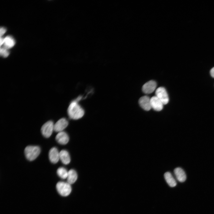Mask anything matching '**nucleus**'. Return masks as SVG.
I'll return each mask as SVG.
<instances>
[{
  "instance_id": "obj_1",
  "label": "nucleus",
  "mask_w": 214,
  "mask_h": 214,
  "mask_svg": "<svg viewBox=\"0 0 214 214\" xmlns=\"http://www.w3.org/2000/svg\"><path fill=\"white\" fill-rule=\"evenodd\" d=\"M77 99L71 102L67 109V113L70 118L78 119L82 118L84 114L83 108L78 104Z\"/></svg>"
},
{
  "instance_id": "obj_2",
  "label": "nucleus",
  "mask_w": 214,
  "mask_h": 214,
  "mask_svg": "<svg viewBox=\"0 0 214 214\" xmlns=\"http://www.w3.org/2000/svg\"><path fill=\"white\" fill-rule=\"evenodd\" d=\"M40 148L37 146H28L24 149V154L26 159L32 161L36 159L40 152Z\"/></svg>"
},
{
  "instance_id": "obj_3",
  "label": "nucleus",
  "mask_w": 214,
  "mask_h": 214,
  "mask_svg": "<svg viewBox=\"0 0 214 214\" xmlns=\"http://www.w3.org/2000/svg\"><path fill=\"white\" fill-rule=\"evenodd\" d=\"M56 188L58 193L63 196L69 195L72 190L71 184L67 182H59L56 184Z\"/></svg>"
},
{
  "instance_id": "obj_4",
  "label": "nucleus",
  "mask_w": 214,
  "mask_h": 214,
  "mask_svg": "<svg viewBox=\"0 0 214 214\" xmlns=\"http://www.w3.org/2000/svg\"><path fill=\"white\" fill-rule=\"evenodd\" d=\"M54 124L51 120L44 123L41 128V132L43 135L45 137L48 138L52 135L54 130Z\"/></svg>"
},
{
  "instance_id": "obj_5",
  "label": "nucleus",
  "mask_w": 214,
  "mask_h": 214,
  "mask_svg": "<svg viewBox=\"0 0 214 214\" xmlns=\"http://www.w3.org/2000/svg\"><path fill=\"white\" fill-rule=\"evenodd\" d=\"M156 96L162 102L163 105H166L169 102V97L165 89L163 87H158L155 92Z\"/></svg>"
},
{
  "instance_id": "obj_6",
  "label": "nucleus",
  "mask_w": 214,
  "mask_h": 214,
  "mask_svg": "<svg viewBox=\"0 0 214 214\" xmlns=\"http://www.w3.org/2000/svg\"><path fill=\"white\" fill-rule=\"evenodd\" d=\"M68 125V121L66 118H61L54 124V131L58 133L63 131Z\"/></svg>"
},
{
  "instance_id": "obj_7",
  "label": "nucleus",
  "mask_w": 214,
  "mask_h": 214,
  "mask_svg": "<svg viewBox=\"0 0 214 214\" xmlns=\"http://www.w3.org/2000/svg\"><path fill=\"white\" fill-rule=\"evenodd\" d=\"M157 86L156 82L154 81L150 80L145 83L142 86V90L146 94L153 92Z\"/></svg>"
},
{
  "instance_id": "obj_8",
  "label": "nucleus",
  "mask_w": 214,
  "mask_h": 214,
  "mask_svg": "<svg viewBox=\"0 0 214 214\" xmlns=\"http://www.w3.org/2000/svg\"><path fill=\"white\" fill-rule=\"evenodd\" d=\"M140 106L144 110L149 111L152 108L150 103V98L147 96L141 97L139 100Z\"/></svg>"
},
{
  "instance_id": "obj_9",
  "label": "nucleus",
  "mask_w": 214,
  "mask_h": 214,
  "mask_svg": "<svg viewBox=\"0 0 214 214\" xmlns=\"http://www.w3.org/2000/svg\"><path fill=\"white\" fill-rule=\"evenodd\" d=\"M48 157L51 163H57L59 160V152L57 148L55 147L52 148L49 151Z\"/></svg>"
},
{
  "instance_id": "obj_10",
  "label": "nucleus",
  "mask_w": 214,
  "mask_h": 214,
  "mask_svg": "<svg viewBox=\"0 0 214 214\" xmlns=\"http://www.w3.org/2000/svg\"><path fill=\"white\" fill-rule=\"evenodd\" d=\"M150 103L152 108L155 111H160L163 108V104L156 96L150 98Z\"/></svg>"
},
{
  "instance_id": "obj_11",
  "label": "nucleus",
  "mask_w": 214,
  "mask_h": 214,
  "mask_svg": "<svg viewBox=\"0 0 214 214\" xmlns=\"http://www.w3.org/2000/svg\"><path fill=\"white\" fill-rule=\"evenodd\" d=\"M56 140L57 142L61 145L67 144L69 140L68 134L65 131H62L58 133L56 136Z\"/></svg>"
},
{
  "instance_id": "obj_12",
  "label": "nucleus",
  "mask_w": 214,
  "mask_h": 214,
  "mask_svg": "<svg viewBox=\"0 0 214 214\" xmlns=\"http://www.w3.org/2000/svg\"><path fill=\"white\" fill-rule=\"evenodd\" d=\"M59 160L65 164H69L70 162V157L68 152L66 150H62L59 152Z\"/></svg>"
},
{
  "instance_id": "obj_13",
  "label": "nucleus",
  "mask_w": 214,
  "mask_h": 214,
  "mask_svg": "<svg viewBox=\"0 0 214 214\" xmlns=\"http://www.w3.org/2000/svg\"><path fill=\"white\" fill-rule=\"evenodd\" d=\"M174 174L177 180L180 182H184L186 178L184 171L180 167H177L174 170Z\"/></svg>"
},
{
  "instance_id": "obj_14",
  "label": "nucleus",
  "mask_w": 214,
  "mask_h": 214,
  "mask_svg": "<svg viewBox=\"0 0 214 214\" xmlns=\"http://www.w3.org/2000/svg\"><path fill=\"white\" fill-rule=\"evenodd\" d=\"M78 175L76 171L74 169H71L68 171L67 182L70 184L74 183L77 180Z\"/></svg>"
},
{
  "instance_id": "obj_15",
  "label": "nucleus",
  "mask_w": 214,
  "mask_h": 214,
  "mask_svg": "<svg viewBox=\"0 0 214 214\" xmlns=\"http://www.w3.org/2000/svg\"><path fill=\"white\" fill-rule=\"evenodd\" d=\"M164 177L166 182L170 187H173L176 186V182L170 172H166L164 174Z\"/></svg>"
},
{
  "instance_id": "obj_16",
  "label": "nucleus",
  "mask_w": 214,
  "mask_h": 214,
  "mask_svg": "<svg viewBox=\"0 0 214 214\" xmlns=\"http://www.w3.org/2000/svg\"><path fill=\"white\" fill-rule=\"evenodd\" d=\"M15 41L11 36H7L4 38V47L8 49L12 47L15 45Z\"/></svg>"
},
{
  "instance_id": "obj_17",
  "label": "nucleus",
  "mask_w": 214,
  "mask_h": 214,
  "mask_svg": "<svg viewBox=\"0 0 214 214\" xmlns=\"http://www.w3.org/2000/svg\"><path fill=\"white\" fill-rule=\"evenodd\" d=\"M57 173L58 175L60 178L64 179L67 178L68 171L65 168L61 167L57 169Z\"/></svg>"
},
{
  "instance_id": "obj_18",
  "label": "nucleus",
  "mask_w": 214,
  "mask_h": 214,
  "mask_svg": "<svg viewBox=\"0 0 214 214\" xmlns=\"http://www.w3.org/2000/svg\"><path fill=\"white\" fill-rule=\"evenodd\" d=\"M8 49L4 47L0 48V53L1 56L4 57H7L9 54Z\"/></svg>"
},
{
  "instance_id": "obj_19",
  "label": "nucleus",
  "mask_w": 214,
  "mask_h": 214,
  "mask_svg": "<svg viewBox=\"0 0 214 214\" xmlns=\"http://www.w3.org/2000/svg\"><path fill=\"white\" fill-rule=\"evenodd\" d=\"M0 31V36L1 37L5 33L6 30L4 28L2 27L1 28Z\"/></svg>"
},
{
  "instance_id": "obj_20",
  "label": "nucleus",
  "mask_w": 214,
  "mask_h": 214,
  "mask_svg": "<svg viewBox=\"0 0 214 214\" xmlns=\"http://www.w3.org/2000/svg\"><path fill=\"white\" fill-rule=\"evenodd\" d=\"M210 73L211 76L214 78V67L211 69Z\"/></svg>"
},
{
  "instance_id": "obj_21",
  "label": "nucleus",
  "mask_w": 214,
  "mask_h": 214,
  "mask_svg": "<svg viewBox=\"0 0 214 214\" xmlns=\"http://www.w3.org/2000/svg\"><path fill=\"white\" fill-rule=\"evenodd\" d=\"M4 38H3V37H0V45L1 47L2 45L4 44Z\"/></svg>"
}]
</instances>
